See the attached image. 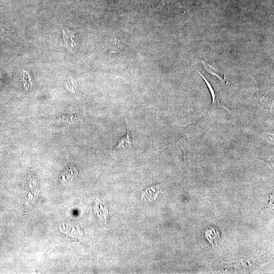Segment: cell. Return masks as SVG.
I'll use <instances>...</instances> for the list:
<instances>
[{
  "instance_id": "obj_1",
  "label": "cell",
  "mask_w": 274,
  "mask_h": 274,
  "mask_svg": "<svg viewBox=\"0 0 274 274\" xmlns=\"http://www.w3.org/2000/svg\"><path fill=\"white\" fill-rule=\"evenodd\" d=\"M63 37L66 46L70 52L76 53L78 48V41L76 35L67 29L63 30Z\"/></svg>"
},
{
  "instance_id": "obj_2",
  "label": "cell",
  "mask_w": 274,
  "mask_h": 274,
  "mask_svg": "<svg viewBox=\"0 0 274 274\" xmlns=\"http://www.w3.org/2000/svg\"><path fill=\"white\" fill-rule=\"evenodd\" d=\"M125 122L127 128V133L125 135L121 137L119 140L118 141V143L115 145L112 149L113 150H120L123 149H129L132 146V137L129 132L128 123H127V119L125 118Z\"/></svg>"
},
{
  "instance_id": "obj_3",
  "label": "cell",
  "mask_w": 274,
  "mask_h": 274,
  "mask_svg": "<svg viewBox=\"0 0 274 274\" xmlns=\"http://www.w3.org/2000/svg\"><path fill=\"white\" fill-rule=\"evenodd\" d=\"M94 211L95 214L99 216L101 219L104 220L105 223L106 219L109 213L107 206L104 201L101 200L100 199H97L95 202Z\"/></svg>"
},
{
  "instance_id": "obj_4",
  "label": "cell",
  "mask_w": 274,
  "mask_h": 274,
  "mask_svg": "<svg viewBox=\"0 0 274 274\" xmlns=\"http://www.w3.org/2000/svg\"><path fill=\"white\" fill-rule=\"evenodd\" d=\"M205 237L213 246L218 245L221 240L219 231L216 227H209L206 231Z\"/></svg>"
},
{
  "instance_id": "obj_5",
  "label": "cell",
  "mask_w": 274,
  "mask_h": 274,
  "mask_svg": "<svg viewBox=\"0 0 274 274\" xmlns=\"http://www.w3.org/2000/svg\"><path fill=\"white\" fill-rule=\"evenodd\" d=\"M77 174V171L75 169L72 170V169H69V170H66V171L64 172L62 175V178H61V182L62 183H67V182H70L76 176Z\"/></svg>"
},
{
  "instance_id": "obj_6",
  "label": "cell",
  "mask_w": 274,
  "mask_h": 274,
  "mask_svg": "<svg viewBox=\"0 0 274 274\" xmlns=\"http://www.w3.org/2000/svg\"><path fill=\"white\" fill-rule=\"evenodd\" d=\"M158 187L156 186H152L148 187L143 191V196H145L149 200H153L154 197L156 198L157 195L158 194Z\"/></svg>"
}]
</instances>
